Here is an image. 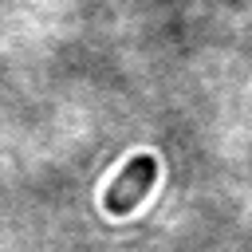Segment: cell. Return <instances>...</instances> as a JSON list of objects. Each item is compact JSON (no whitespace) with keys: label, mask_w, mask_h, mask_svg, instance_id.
I'll return each instance as SVG.
<instances>
[{"label":"cell","mask_w":252,"mask_h":252,"mask_svg":"<svg viewBox=\"0 0 252 252\" xmlns=\"http://www.w3.org/2000/svg\"><path fill=\"white\" fill-rule=\"evenodd\" d=\"M158 185V158L154 154H134L118 173H114V181L106 185V193H102V209L110 213V217H126V213H134L142 201H146V193Z\"/></svg>","instance_id":"1"}]
</instances>
